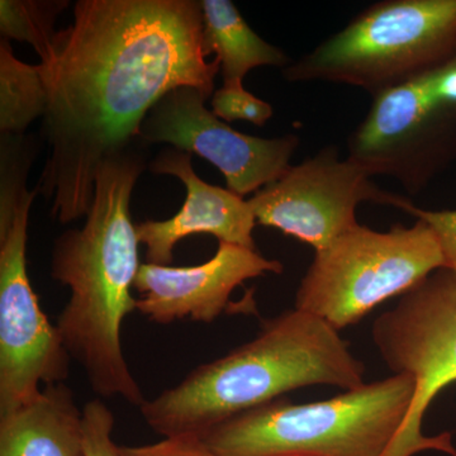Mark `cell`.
Segmentation results:
<instances>
[{
	"label": "cell",
	"mask_w": 456,
	"mask_h": 456,
	"mask_svg": "<svg viewBox=\"0 0 456 456\" xmlns=\"http://www.w3.org/2000/svg\"><path fill=\"white\" fill-rule=\"evenodd\" d=\"M38 68L49 94L42 134L50 147L38 187L60 224L88 215L99 167L139 142L165 94L194 86L212 97L221 73L218 59L204 53L197 0H79Z\"/></svg>",
	"instance_id": "obj_1"
},
{
	"label": "cell",
	"mask_w": 456,
	"mask_h": 456,
	"mask_svg": "<svg viewBox=\"0 0 456 456\" xmlns=\"http://www.w3.org/2000/svg\"><path fill=\"white\" fill-rule=\"evenodd\" d=\"M141 147L134 143L101 164L86 224L57 237L51 261L53 278L70 289L56 326L71 359L97 395L136 407L146 399L123 355L121 331L137 303L132 289L140 241L130 206L147 167Z\"/></svg>",
	"instance_id": "obj_2"
},
{
	"label": "cell",
	"mask_w": 456,
	"mask_h": 456,
	"mask_svg": "<svg viewBox=\"0 0 456 456\" xmlns=\"http://www.w3.org/2000/svg\"><path fill=\"white\" fill-rule=\"evenodd\" d=\"M365 368L338 330L301 310L264 323L253 341L194 369L158 397L141 404L149 428L164 437H203L231 417L314 384L345 391L364 383Z\"/></svg>",
	"instance_id": "obj_3"
},
{
	"label": "cell",
	"mask_w": 456,
	"mask_h": 456,
	"mask_svg": "<svg viewBox=\"0 0 456 456\" xmlns=\"http://www.w3.org/2000/svg\"><path fill=\"white\" fill-rule=\"evenodd\" d=\"M417 383L406 374L338 397L294 404L275 399L215 426L202 439L218 456H408Z\"/></svg>",
	"instance_id": "obj_4"
},
{
	"label": "cell",
	"mask_w": 456,
	"mask_h": 456,
	"mask_svg": "<svg viewBox=\"0 0 456 456\" xmlns=\"http://www.w3.org/2000/svg\"><path fill=\"white\" fill-rule=\"evenodd\" d=\"M456 57V0H383L283 69L288 82L344 84L371 97Z\"/></svg>",
	"instance_id": "obj_5"
},
{
	"label": "cell",
	"mask_w": 456,
	"mask_h": 456,
	"mask_svg": "<svg viewBox=\"0 0 456 456\" xmlns=\"http://www.w3.org/2000/svg\"><path fill=\"white\" fill-rule=\"evenodd\" d=\"M445 266L439 240L424 221L388 232L358 224L314 255L296 308L340 331Z\"/></svg>",
	"instance_id": "obj_6"
},
{
	"label": "cell",
	"mask_w": 456,
	"mask_h": 456,
	"mask_svg": "<svg viewBox=\"0 0 456 456\" xmlns=\"http://www.w3.org/2000/svg\"><path fill=\"white\" fill-rule=\"evenodd\" d=\"M38 193V185L26 188L0 217V417L37 397L41 384L64 383L70 373V354L27 273L28 216Z\"/></svg>",
	"instance_id": "obj_7"
},
{
	"label": "cell",
	"mask_w": 456,
	"mask_h": 456,
	"mask_svg": "<svg viewBox=\"0 0 456 456\" xmlns=\"http://www.w3.org/2000/svg\"><path fill=\"white\" fill-rule=\"evenodd\" d=\"M401 197L378 187L349 159L341 160L338 147L326 146L248 200L257 224L277 228L317 253L358 226L359 204L395 207Z\"/></svg>",
	"instance_id": "obj_8"
},
{
	"label": "cell",
	"mask_w": 456,
	"mask_h": 456,
	"mask_svg": "<svg viewBox=\"0 0 456 456\" xmlns=\"http://www.w3.org/2000/svg\"><path fill=\"white\" fill-rule=\"evenodd\" d=\"M208 98L194 86L171 90L147 114L139 140L167 143L206 159L224 174L227 189L242 198L281 178L301 143L299 137L263 139L241 134L207 110Z\"/></svg>",
	"instance_id": "obj_9"
},
{
	"label": "cell",
	"mask_w": 456,
	"mask_h": 456,
	"mask_svg": "<svg viewBox=\"0 0 456 456\" xmlns=\"http://www.w3.org/2000/svg\"><path fill=\"white\" fill-rule=\"evenodd\" d=\"M373 340L395 374L417 383L410 430L421 434V419L435 395L456 380V275L443 268L403 294L392 311L378 317Z\"/></svg>",
	"instance_id": "obj_10"
},
{
	"label": "cell",
	"mask_w": 456,
	"mask_h": 456,
	"mask_svg": "<svg viewBox=\"0 0 456 456\" xmlns=\"http://www.w3.org/2000/svg\"><path fill=\"white\" fill-rule=\"evenodd\" d=\"M283 264L269 260L257 250L218 241L217 253L197 266L141 264L134 289L136 310L152 322L167 325L189 320L213 322L226 310L230 296L248 279L266 273L281 274Z\"/></svg>",
	"instance_id": "obj_11"
},
{
	"label": "cell",
	"mask_w": 456,
	"mask_h": 456,
	"mask_svg": "<svg viewBox=\"0 0 456 456\" xmlns=\"http://www.w3.org/2000/svg\"><path fill=\"white\" fill-rule=\"evenodd\" d=\"M149 169L182 180L187 191L178 215L165 221L147 220L136 224L140 244L146 246V259L156 265H170L179 241L196 233H209L218 241L256 250L253 231L256 218L248 200L230 189L203 182L191 167V154L165 149Z\"/></svg>",
	"instance_id": "obj_12"
},
{
	"label": "cell",
	"mask_w": 456,
	"mask_h": 456,
	"mask_svg": "<svg viewBox=\"0 0 456 456\" xmlns=\"http://www.w3.org/2000/svg\"><path fill=\"white\" fill-rule=\"evenodd\" d=\"M0 456L84 455L83 410L65 383L0 417Z\"/></svg>",
	"instance_id": "obj_13"
},
{
	"label": "cell",
	"mask_w": 456,
	"mask_h": 456,
	"mask_svg": "<svg viewBox=\"0 0 456 456\" xmlns=\"http://www.w3.org/2000/svg\"><path fill=\"white\" fill-rule=\"evenodd\" d=\"M200 4L204 53H216L224 83L242 82L261 66L285 69L292 64L284 51L254 32L231 0H202Z\"/></svg>",
	"instance_id": "obj_14"
},
{
	"label": "cell",
	"mask_w": 456,
	"mask_h": 456,
	"mask_svg": "<svg viewBox=\"0 0 456 456\" xmlns=\"http://www.w3.org/2000/svg\"><path fill=\"white\" fill-rule=\"evenodd\" d=\"M49 94L38 65L14 56L9 40H0V130L25 134L35 119L44 118Z\"/></svg>",
	"instance_id": "obj_15"
},
{
	"label": "cell",
	"mask_w": 456,
	"mask_h": 456,
	"mask_svg": "<svg viewBox=\"0 0 456 456\" xmlns=\"http://www.w3.org/2000/svg\"><path fill=\"white\" fill-rule=\"evenodd\" d=\"M65 0H2L0 32L5 40L31 45L47 62L53 53L55 23L59 14L69 7Z\"/></svg>",
	"instance_id": "obj_16"
},
{
	"label": "cell",
	"mask_w": 456,
	"mask_h": 456,
	"mask_svg": "<svg viewBox=\"0 0 456 456\" xmlns=\"http://www.w3.org/2000/svg\"><path fill=\"white\" fill-rule=\"evenodd\" d=\"M212 112L224 121H248L264 126L273 117V107L248 92L242 82L224 83L212 95Z\"/></svg>",
	"instance_id": "obj_17"
},
{
	"label": "cell",
	"mask_w": 456,
	"mask_h": 456,
	"mask_svg": "<svg viewBox=\"0 0 456 456\" xmlns=\"http://www.w3.org/2000/svg\"><path fill=\"white\" fill-rule=\"evenodd\" d=\"M114 416L101 399H93L83 407L84 455L121 456L114 444Z\"/></svg>",
	"instance_id": "obj_18"
},
{
	"label": "cell",
	"mask_w": 456,
	"mask_h": 456,
	"mask_svg": "<svg viewBox=\"0 0 456 456\" xmlns=\"http://www.w3.org/2000/svg\"><path fill=\"white\" fill-rule=\"evenodd\" d=\"M395 208L424 221L434 231L445 257V268L456 275V211H426L403 196Z\"/></svg>",
	"instance_id": "obj_19"
},
{
	"label": "cell",
	"mask_w": 456,
	"mask_h": 456,
	"mask_svg": "<svg viewBox=\"0 0 456 456\" xmlns=\"http://www.w3.org/2000/svg\"><path fill=\"white\" fill-rule=\"evenodd\" d=\"M121 456H218L196 435L164 437L159 443L140 446H119Z\"/></svg>",
	"instance_id": "obj_20"
}]
</instances>
